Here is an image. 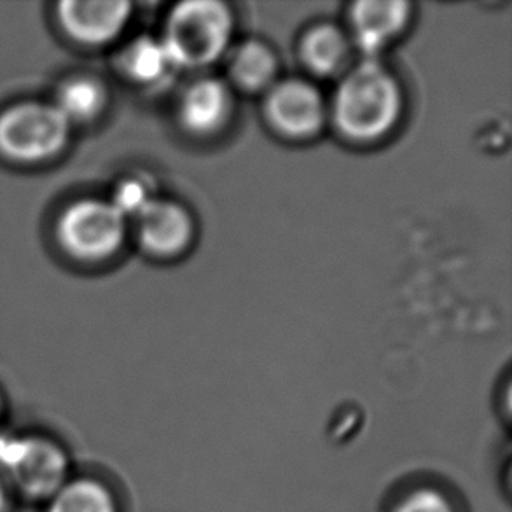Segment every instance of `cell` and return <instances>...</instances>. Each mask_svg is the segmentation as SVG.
<instances>
[{
  "mask_svg": "<svg viewBox=\"0 0 512 512\" xmlns=\"http://www.w3.org/2000/svg\"><path fill=\"white\" fill-rule=\"evenodd\" d=\"M105 93L100 84L91 79H74L65 84L55 107L67 121H86L97 116L104 107Z\"/></svg>",
  "mask_w": 512,
  "mask_h": 512,
  "instance_id": "cell-15",
  "label": "cell"
},
{
  "mask_svg": "<svg viewBox=\"0 0 512 512\" xmlns=\"http://www.w3.org/2000/svg\"><path fill=\"white\" fill-rule=\"evenodd\" d=\"M0 474L11 493L46 504L72 478L69 451L44 434L0 437Z\"/></svg>",
  "mask_w": 512,
  "mask_h": 512,
  "instance_id": "cell-3",
  "label": "cell"
},
{
  "mask_svg": "<svg viewBox=\"0 0 512 512\" xmlns=\"http://www.w3.org/2000/svg\"><path fill=\"white\" fill-rule=\"evenodd\" d=\"M233 97L228 84L215 77L194 81L179 102V121L194 137H210L228 125Z\"/></svg>",
  "mask_w": 512,
  "mask_h": 512,
  "instance_id": "cell-10",
  "label": "cell"
},
{
  "mask_svg": "<svg viewBox=\"0 0 512 512\" xmlns=\"http://www.w3.org/2000/svg\"><path fill=\"white\" fill-rule=\"evenodd\" d=\"M299 55L306 69L315 76H336L348 60L350 42L340 27L320 23L303 35Z\"/></svg>",
  "mask_w": 512,
  "mask_h": 512,
  "instance_id": "cell-11",
  "label": "cell"
},
{
  "mask_svg": "<svg viewBox=\"0 0 512 512\" xmlns=\"http://www.w3.org/2000/svg\"><path fill=\"white\" fill-rule=\"evenodd\" d=\"M135 221L142 249L153 256H179L193 243V217L177 201L153 198Z\"/></svg>",
  "mask_w": 512,
  "mask_h": 512,
  "instance_id": "cell-7",
  "label": "cell"
},
{
  "mask_svg": "<svg viewBox=\"0 0 512 512\" xmlns=\"http://www.w3.org/2000/svg\"><path fill=\"white\" fill-rule=\"evenodd\" d=\"M69 128L55 105H14L0 114V153L11 160H44L62 149Z\"/></svg>",
  "mask_w": 512,
  "mask_h": 512,
  "instance_id": "cell-4",
  "label": "cell"
},
{
  "mask_svg": "<svg viewBox=\"0 0 512 512\" xmlns=\"http://www.w3.org/2000/svg\"><path fill=\"white\" fill-rule=\"evenodd\" d=\"M2 416H4V401H2V395H0V422H2Z\"/></svg>",
  "mask_w": 512,
  "mask_h": 512,
  "instance_id": "cell-19",
  "label": "cell"
},
{
  "mask_svg": "<svg viewBox=\"0 0 512 512\" xmlns=\"http://www.w3.org/2000/svg\"><path fill=\"white\" fill-rule=\"evenodd\" d=\"M44 512H121L111 486L93 476L70 478L46 502Z\"/></svg>",
  "mask_w": 512,
  "mask_h": 512,
  "instance_id": "cell-12",
  "label": "cell"
},
{
  "mask_svg": "<svg viewBox=\"0 0 512 512\" xmlns=\"http://www.w3.org/2000/svg\"><path fill=\"white\" fill-rule=\"evenodd\" d=\"M151 200L153 196L149 193V187L140 180L132 179L119 184L111 203L119 214L128 219V217H137Z\"/></svg>",
  "mask_w": 512,
  "mask_h": 512,
  "instance_id": "cell-17",
  "label": "cell"
},
{
  "mask_svg": "<svg viewBox=\"0 0 512 512\" xmlns=\"http://www.w3.org/2000/svg\"><path fill=\"white\" fill-rule=\"evenodd\" d=\"M392 512H457V509L446 493L432 486H420L404 493Z\"/></svg>",
  "mask_w": 512,
  "mask_h": 512,
  "instance_id": "cell-16",
  "label": "cell"
},
{
  "mask_svg": "<svg viewBox=\"0 0 512 512\" xmlns=\"http://www.w3.org/2000/svg\"><path fill=\"white\" fill-rule=\"evenodd\" d=\"M278 60L270 46L261 41H245L235 49L229 74L238 88L259 93L277 83Z\"/></svg>",
  "mask_w": 512,
  "mask_h": 512,
  "instance_id": "cell-13",
  "label": "cell"
},
{
  "mask_svg": "<svg viewBox=\"0 0 512 512\" xmlns=\"http://www.w3.org/2000/svg\"><path fill=\"white\" fill-rule=\"evenodd\" d=\"M123 65L130 77L144 84L158 83L167 76L168 70L173 69L161 39L147 35L130 44V48L126 49Z\"/></svg>",
  "mask_w": 512,
  "mask_h": 512,
  "instance_id": "cell-14",
  "label": "cell"
},
{
  "mask_svg": "<svg viewBox=\"0 0 512 512\" xmlns=\"http://www.w3.org/2000/svg\"><path fill=\"white\" fill-rule=\"evenodd\" d=\"M401 84L380 60H364L346 72L334 91L329 116L341 137L371 144L387 137L402 116Z\"/></svg>",
  "mask_w": 512,
  "mask_h": 512,
  "instance_id": "cell-1",
  "label": "cell"
},
{
  "mask_svg": "<svg viewBox=\"0 0 512 512\" xmlns=\"http://www.w3.org/2000/svg\"><path fill=\"white\" fill-rule=\"evenodd\" d=\"M411 18V4L404 0H360L350 11L355 46L364 60H380Z\"/></svg>",
  "mask_w": 512,
  "mask_h": 512,
  "instance_id": "cell-8",
  "label": "cell"
},
{
  "mask_svg": "<svg viewBox=\"0 0 512 512\" xmlns=\"http://www.w3.org/2000/svg\"><path fill=\"white\" fill-rule=\"evenodd\" d=\"M266 118L285 139L310 140L326 125V100L312 83L287 79L275 83L266 97Z\"/></svg>",
  "mask_w": 512,
  "mask_h": 512,
  "instance_id": "cell-6",
  "label": "cell"
},
{
  "mask_svg": "<svg viewBox=\"0 0 512 512\" xmlns=\"http://www.w3.org/2000/svg\"><path fill=\"white\" fill-rule=\"evenodd\" d=\"M235 20L217 0H186L173 6L161 37L173 69H205L231 44Z\"/></svg>",
  "mask_w": 512,
  "mask_h": 512,
  "instance_id": "cell-2",
  "label": "cell"
},
{
  "mask_svg": "<svg viewBox=\"0 0 512 512\" xmlns=\"http://www.w3.org/2000/svg\"><path fill=\"white\" fill-rule=\"evenodd\" d=\"M130 13L132 4L125 0H65L58 6L65 32L84 44H104L118 37Z\"/></svg>",
  "mask_w": 512,
  "mask_h": 512,
  "instance_id": "cell-9",
  "label": "cell"
},
{
  "mask_svg": "<svg viewBox=\"0 0 512 512\" xmlns=\"http://www.w3.org/2000/svg\"><path fill=\"white\" fill-rule=\"evenodd\" d=\"M126 219L111 201L81 200L58 222V236L72 256L97 261L111 256L125 240Z\"/></svg>",
  "mask_w": 512,
  "mask_h": 512,
  "instance_id": "cell-5",
  "label": "cell"
},
{
  "mask_svg": "<svg viewBox=\"0 0 512 512\" xmlns=\"http://www.w3.org/2000/svg\"><path fill=\"white\" fill-rule=\"evenodd\" d=\"M9 506H11V490L7 486L6 479L0 474V512L9 511Z\"/></svg>",
  "mask_w": 512,
  "mask_h": 512,
  "instance_id": "cell-18",
  "label": "cell"
}]
</instances>
